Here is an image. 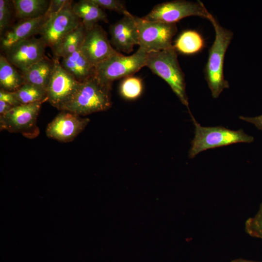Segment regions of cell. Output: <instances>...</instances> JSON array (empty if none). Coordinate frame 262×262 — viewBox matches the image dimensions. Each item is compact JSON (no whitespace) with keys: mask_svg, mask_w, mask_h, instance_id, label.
Returning a JSON list of instances; mask_svg holds the SVG:
<instances>
[{"mask_svg":"<svg viewBox=\"0 0 262 262\" xmlns=\"http://www.w3.org/2000/svg\"><path fill=\"white\" fill-rule=\"evenodd\" d=\"M112 86L100 82L95 75L80 82L77 89L61 111L79 116L105 111L112 105Z\"/></svg>","mask_w":262,"mask_h":262,"instance_id":"cell-1","label":"cell"},{"mask_svg":"<svg viewBox=\"0 0 262 262\" xmlns=\"http://www.w3.org/2000/svg\"><path fill=\"white\" fill-rule=\"evenodd\" d=\"M15 12L12 0H0V33L2 34L3 32L10 25Z\"/></svg>","mask_w":262,"mask_h":262,"instance_id":"cell-26","label":"cell"},{"mask_svg":"<svg viewBox=\"0 0 262 262\" xmlns=\"http://www.w3.org/2000/svg\"><path fill=\"white\" fill-rule=\"evenodd\" d=\"M245 228L250 236L262 239V203L256 215L246 221Z\"/></svg>","mask_w":262,"mask_h":262,"instance_id":"cell-25","label":"cell"},{"mask_svg":"<svg viewBox=\"0 0 262 262\" xmlns=\"http://www.w3.org/2000/svg\"><path fill=\"white\" fill-rule=\"evenodd\" d=\"M72 5V1L69 0L58 11L49 13L40 33V37L52 51L64 37L82 23L73 12Z\"/></svg>","mask_w":262,"mask_h":262,"instance_id":"cell-8","label":"cell"},{"mask_svg":"<svg viewBox=\"0 0 262 262\" xmlns=\"http://www.w3.org/2000/svg\"><path fill=\"white\" fill-rule=\"evenodd\" d=\"M139 35V49L149 53L170 48L177 32L176 23L147 20L135 16Z\"/></svg>","mask_w":262,"mask_h":262,"instance_id":"cell-6","label":"cell"},{"mask_svg":"<svg viewBox=\"0 0 262 262\" xmlns=\"http://www.w3.org/2000/svg\"><path fill=\"white\" fill-rule=\"evenodd\" d=\"M86 33L82 22L67 34L53 51L55 57L64 58L80 49Z\"/></svg>","mask_w":262,"mask_h":262,"instance_id":"cell-21","label":"cell"},{"mask_svg":"<svg viewBox=\"0 0 262 262\" xmlns=\"http://www.w3.org/2000/svg\"><path fill=\"white\" fill-rule=\"evenodd\" d=\"M0 100L8 103L13 107L21 104L14 92L7 91L1 88L0 90Z\"/></svg>","mask_w":262,"mask_h":262,"instance_id":"cell-28","label":"cell"},{"mask_svg":"<svg viewBox=\"0 0 262 262\" xmlns=\"http://www.w3.org/2000/svg\"><path fill=\"white\" fill-rule=\"evenodd\" d=\"M47 45L43 39L35 36L21 41L4 52L7 60L21 72L43 59Z\"/></svg>","mask_w":262,"mask_h":262,"instance_id":"cell-12","label":"cell"},{"mask_svg":"<svg viewBox=\"0 0 262 262\" xmlns=\"http://www.w3.org/2000/svg\"><path fill=\"white\" fill-rule=\"evenodd\" d=\"M43 103L21 104L0 115V130L20 133L29 138L36 137L39 133L37 118Z\"/></svg>","mask_w":262,"mask_h":262,"instance_id":"cell-9","label":"cell"},{"mask_svg":"<svg viewBox=\"0 0 262 262\" xmlns=\"http://www.w3.org/2000/svg\"><path fill=\"white\" fill-rule=\"evenodd\" d=\"M12 2L15 16L20 20L46 15L50 3V0H14Z\"/></svg>","mask_w":262,"mask_h":262,"instance_id":"cell-19","label":"cell"},{"mask_svg":"<svg viewBox=\"0 0 262 262\" xmlns=\"http://www.w3.org/2000/svg\"><path fill=\"white\" fill-rule=\"evenodd\" d=\"M210 21L214 27L215 35L209 50L204 73L212 95L216 98L224 89L229 87V82L224 78L223 68L225 54L232 38L233 33L221 26L213 16Z\"/></svg>","mask_w":262,"mask_h":262,"instance_id":"cell-2","label":"cell"},{"mask_svg":"<svg viewBox=\"0 0 262 262\" xmlns=\"http://www.w3.org/2000/svg\"><path fill=\"white\" fill-rule=\"evenodd\" d=\"M47 126V136L63 142L73 141L86 127L90 121L72 113L61 111Z\"/></svg>","mask_w":262,"mask_h":262,"instance_id":"cell-13","label":"cell"},{"mask_svg":"<svg viewBox=\"0 0 262 262\" xmlns=\"http://www.w3.org/2000/svg\"><path fill=\"white\" fill-rule=\"evenodd\" d=\"M143 90L142 80L133 76L124 78L119 87V93L121 97L130 100L138 98L141 95Z\"/></svg>","mask_w":262,"mask_h":262,"instance_id":"cell-24","label":"cell"},{"mask_svg":"<svg viewBox=\"0 0 262 262\" xmlns=\"http://www.w3.org/2000/svg\"><path fill=\"white\" fill-rule=\"evenodd\" d=\"M195 126V136L191 142L189 155L194 158L200 152L208 149L226 146L238 143H251L254 137L242 130L234 131L222 126L203 127L191 114Z\"/></svg>","mask_w":262,"mask_h":262,"instance_id":"cell-4","label":"cell"},{"mask_svg":"<svg viewBox=\"0 0 262 262\" xmlns=\"http://www.w3.org/2000/svg\"><path fill=\"white\" fill-rule=\"evenodd\" d=\"M61 64L79 82L95 74V67L87 60L80 49L62 58Z\"/></svg>","mask_w":262,"mask_h":262,"instance_id":"cell-16","label":"cell"},{"mask_svg":"<svg viewBox=\"0 0 262 262\" xmlns=\"http://www.w3.org/2000/svg\"><path fill=\"white\" fill-rule=\"evenodd\" d=\"M146 66L164 80L180 102L189 110L185 75L180 67L174 47L147 53Z\"/></svg>","mask_w":262,"mask_h":262,"instance_id":"cell-3","label":"cell"},{"mask_svg":"<svg viewBox=\"0 0 262 262\" xmlns=\"http://www.w3.org/2000/svg\"><path fill=\"white\" fill-rule=\"evenodd\" d=\"M12 65L3 54L0 55V86L9 92H15L24 83L21 73Z\"/></svg>","mask_w":262,"mask_h":262,"instance_id":"cell-20","label":"cell"},{"mask_svg":"<svg viewBox=\"0 0 262 262\" xmlns=\"http://www.w3.org/2000/svg\"><path fill=\"white\" fill-rule=\"evenodd\" d=\"M49 13L35 18L20 20L7 30L0 37V49L5 52L16 44L39 34Z\"/></svg>","mask_w":262,"mask_h":262,"instance_id":"cell-15","label":"cell"},{"mask_svg":"<svg viewBox=\"0 0 262 262\" xmlns=\"http://www.w3.org/2000/svg\"><path fill=\"white\" fill-rule=\"evenodd\" d=\"M230 262H256L253 261L246 260L242 259H238L234 260Z\"/></svg>","mask_w":262,"mask_h":262,"instance_id":"cell-32","label":"cell"},{"mask_svg":"<svg viewBox=\"0 0 262 262\" xmlns=\"http://www.w3.org/2000/svg\"><path fill=\"white\" fill-rule=\"evenodd\" d=\"M13 107L8 103L0 100V115H3L6 114Z\"/></svg>","mask_w":262,"mask_h":262,"instance_id":"cell-31","label":"cell"},{"mask_svg":"<svg viewBox=\"0 0 262 262\" xmlns=\"http://www.w3.org/2000/svg\"><path fill=\"white\" fill-rule=\"evenodd\" d=\"M53 59L54 66L47 89L48 101L61 110L74 94L80 82L64 68L58 58Z\"/></svg>","mask_w":262,"mask_h":262,"instance_id":"cell-10","label":"cell"},{"mask_svg":"<svg viewBox=\"0 0 262 262\" xmlns=\"http://www.w3.org/2000/svg\"><path fill=\"white\" fill-rule=\"evenodd\" d=\"M111 43L117 50L129 53L139 45V35L135 16L130 12L109 26Z\"/></svg>","mask_w":262,"mask_h":262,"instance_id":"cell-14","label":"cell"},{"mask_svg":"<svg viewBox=\"0 0 262 262\" xmlns=\"http://www.w3.org/2000/svg\"><path fill=\"white\" fill-rule=\"evenodd\" d=\"M102 9L114 11L123 16L129 13L124 1L120 0H92Z\"/></svg>","mask_w":262,"mask_h":262,"instance_id":"cell-27","label":"cell"},{"mask_svg":"<svg viewBox=\"0 0 262 262\" xmlns=\"http://www.w3.org/2000/svg\"><path fill=\"white\" fill-rule=\"evenodd\" d=\"M13 92L21 104L44 102L48 100L47 91L28 83H24Z\"/></svg>","mask_w":262,"mask_h":262,"instance_id":"cell-23","label":"cell"},{"mask_svg":"<svg viewBox=\"0 0 262 262\" xmlns=\"http://www.w3.org/2000/svg\"><path fill=\"white\" fill-rule=\"evenodd\" d=\"M74 14L79 18L85 28L88 30L98 22L102 21L108 23L107 16L103 9L92 0H81L72 5Z\"/></svg>","mask_w":262,"mask_h":262,"instance_id":"cell-18","label":"cell"},{"mask_svg":"<svg viewBox=\"0 0 262 262\" xmlns=\"http://www.w3.org/2000/svg\"><path fill=\"white\" fill-rule=\"evenodd\" d=\"M69 0H51L48 12L53 13L56 12L63 8Z\"/></svg>","mask_w":262,"mask_h":262,"instance_id":"cell-29","label":"cell"},{"mask_svg":"<svg viewBox=\"0 0 262 262\" xmlns=\"http://www.w3.org/2000/svg\"><path fill=\"white\" fill-rule=\"evenodd\" d=\"M54 66L53 59L46 56L21 72L24 83L33 84L47 91Z\"/></svg>","mask_w":262,"mask_h":262,"instance_id":"cell-17","label":"cell"},{"mask_svg":"<svg viewBox=\"0 0 262 262\" xmlns=\"http://www.w3.org/2000/svg\"><path fill=\"white\" fill-rule=\"evenodd\" d=\"M177 51L184 54H193L200 51L204 46L203 37L193 30L183 32L173 46Z\"/></svg>","mask_w":262,"mask_h":262,"instance_id":"cell-22","label":"cell"},{"mask_svg":"<svg viewBox=\"0 0 262 262\" xmlns=\"http://www.w3.org/2000/svg\"><path fill=\"white\" fill-rule=\"evenodd\" d=\"M192 16H201L209 20L213 16L200 0L194 2L177 0L156 5L143 18L148 21L172 24Z\"/></svg>","mask_w":262,"mask_h":262,"instance_id":"cell-7","label":"cell"},{"mask_svg":"<svg viewBox=\"0 0 262 262\" xmlns=\"http://www.w3.org/2000/svg\"><path fill=\"white\" fill-rule=\"evenodd\" d=\"M80 50L95 67L119 53L112 47L106 32L98 24L86 30Z\"/></svg>","mask_w":262,"mask_h":262,"instance_id":"cell-11","label":"cell"},{"mask_svg":"<svg viewBox=\"0 0 262 262\" xmlns=\"http://www.w3.org/2000/svg\"><path fill=\"white\" fill-rule=\"evenodd\" d=\"M147 57V53L139 49L130 56L119 53L97 65L95 76L112 86L114 81L131 76L145 66Z\"/></svg>","mask_w":262,"mask_h":262,"instance_id":"cell-5","label":"cell"},{"mask_svg":"<svg viewBox=\"0 0 262 262\" xmlns=\"http://www.w3.org/2000/svg\"><path fill=\"white\" fill-rule=\"evenodd\" d=\"M240 119L253 124L258 129L262 131V115L255 117L241 116Z\"/></svg>","mask_w":262,"mask_h":262,"instance_id":"cell-30","label":"cell"}]
</instances>
